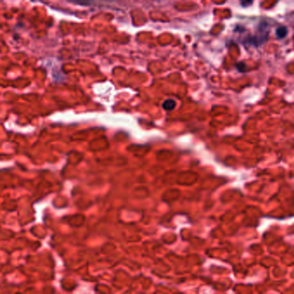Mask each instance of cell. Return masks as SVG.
I'll return each mask as SVG.
<instances>
[{"instance_id": "6da1fadb", "label": "cell", "mask_w": 294, "mask_h": 294, "mask_svg": "<svg viewBox=\"0 0 294 294\" xmlns=\"http://www.w3.org/2000/svg\"><path fill=\"white\" fill-rule=\"evenodd\" d=\"M176 106V102L173 99H167L163 103V108L166 110H173Z\"/></svg>"}, {"instance_id": "7a4b0ae2", "label": "cell", "mask_w": 294, "mask_h": 294, "mask_svg": "<svg viewBox=\"0 0 294 294\" xmlns=\"http://www.w3.org/2000/svg\"><path fill=\"white\" fill-rule=\"evenodd\" d=\"M286 35H287V29L286 27H280V28H278L276 29V36L279 38L282 39V38L286 37Z\"/></svg>"}, {"instance_id": "3957f363", "label": "cell", "mask_w": 294, "mask_h": 294, "mask_svg": "<svg viewBox=\"0 0 294 294\" xmlns=\"http://www.w3.org/2000/svg\"><path fill=\"white\" fill-rule=\"evenodd\" d=\"M253 3V2H251V1H249V2H241V5H243V6H248L249 4H251Z\"/></svg>"}]
</instances>
